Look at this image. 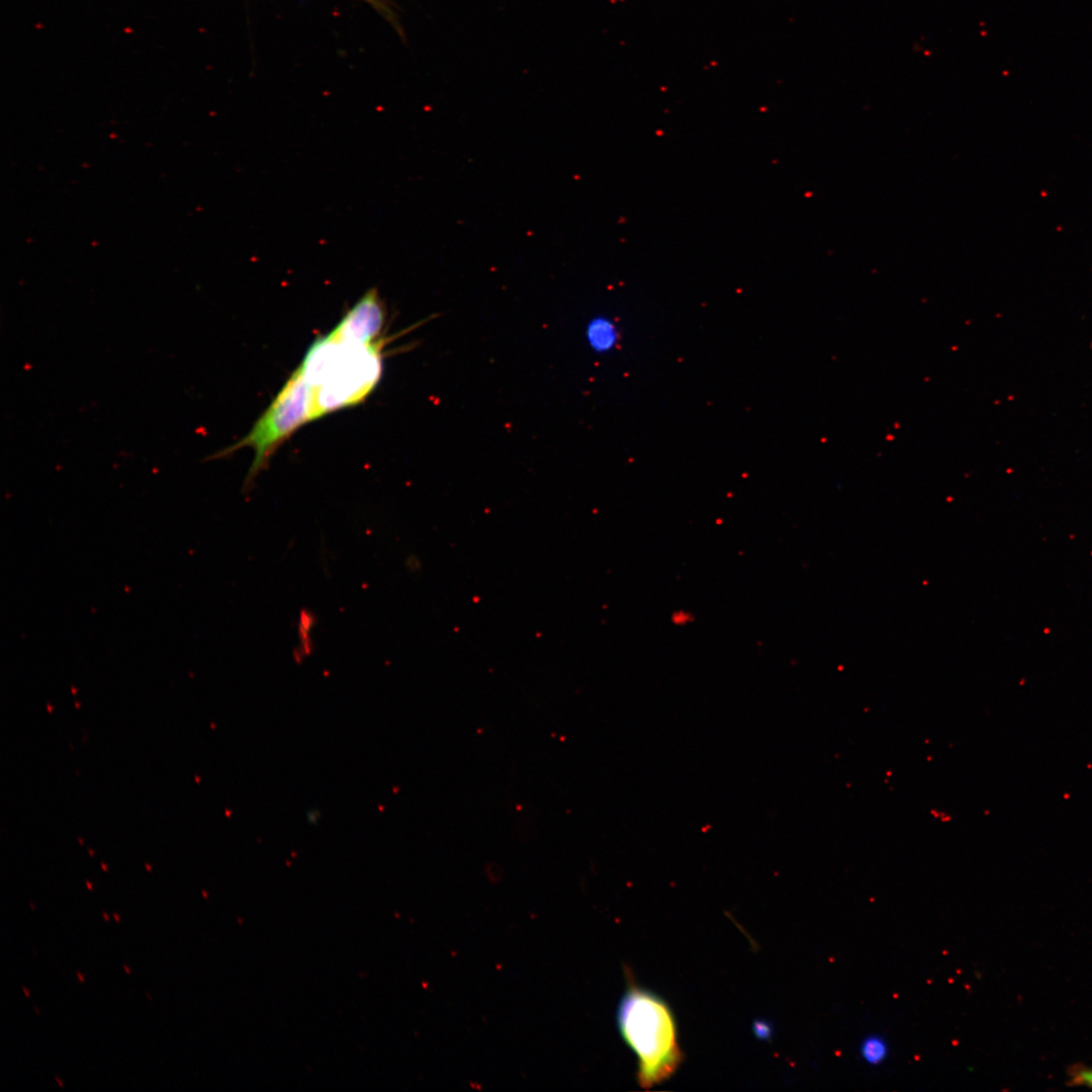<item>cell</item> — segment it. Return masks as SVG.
I'll return each mask as SVG.
<instances>
[{"mask_svg":"<svg viewBox=\"0 0 1092 1092\" xmlns=\"http://www.w3.org/2000/svg\"><path fill=\"white\" fill-rule=\"evenodd\" d=\"M310 421H312L310 388L299 367L285 382L266 412L253 426L250 434L235 445L215 453L209 459L215 461V459L227 457L242 448H252L254 459L244 484L245 489L250 488L257 474L267 468L275 451L300 427Z\"/></svg>","mask_w":1092,"mask_h":1092,"instance_id":"cell-3","label":"cell"},{"mask_svg":"<svg viewBox=\"0 0 1092 1092\" xmlns=\"http://www.w3.org/2000/svg\"><path fill=\"white\" fill-rule=\"evenodd\" d=\"M78 976L79 980H80L81 982H84V978H83V975H81V974H80V973H79V972L78 973Z\"/></svg>","mask_w":1092,"mask_h":1092,"instance_id":"cell-9","label":"cell"},{"mask_svg":"<svg viewBox=\"0 0 1092 1092\" xmlns=\"http://www.w3.org/2000/svg\"><path fill=\"white\" fill-rule=\"evenodd\" d=\"M1070 1083L1092 1089V1069L1088 1067L1075 1068L1072 1073Z\"/></svg>","mask_w":1092,"mask_h":1092,"instance_id":"cell-7","label":"cell"},{"mask_svg":"<svg viewBox=\"0 0 1092 1092\" xmlns=\"http://www.w3.org/2000/svg\"><path fill=\"white\" fill-rule=\"evenodd\" d=\"M618 1026L626 1044L639 1058L643 1089L666 1081L682 1061L671 1009L656 994L631 984L621 1000Z\"/></svg>","mask_w":1092,"mask_h":1092,"instance_id":"cell-2","label":"cell"},{"mask_svg":"<svg viewBox=\"0 0 1092 1092\" xmlns=\"http://www.w3.org/2000/svg\"><path fill=\"white\" fill-rule=\"evenodd\" d=\"M124 969H125V971L128 973V974H129V973H131V971H129V968H128L126 965H125V966H124Z\"/></svg>","mask_w":1092,"mask_h":1092,"instance_id":"cell-12","label":"cell"},{"mask_svg":"<svg viewBox=\"0 0 1092 1092\" xmlns=\"http://www.w3.org/2000/svg\"><path fill=\"white\" fill-rule=\"evenodd\" d=\"M56 1081H57V1083H59V1085H60V1086H61V1088H63V1084H62L61 1081H60V1080H59V1078H56Z\"/></svg>","mask_w":1092,"mask_h":1092,"instance_id":"cell-13","label":"cell"},{"mask_svg":"<svg viewBox=\"0 0 1092 1092\" xmlns=\"http://www.w3.org/2000/svg\"><path fill=\"white\" fill-rule=\"evenodd\" d=\"M113 917H115V918H116V921H117L118 922H121V921H120V917H118V915H116V913H113Z\"/></svg>","mask_w":1092,"mask_h":1092,"instance_id":"cell-11","label":"cell"},{"mask_svg":"<svg viewBox=\"0 0 1092 1092\" xmlns=\"http://www.w3.org/2000/svg\"><path fill=\"white\" fill-rule=\"evenodd\" d=\"M859 1053L865 1062L877 1066L888 1059L889 1047L883 1037L872 1035L865 1037L859 1047Z\"/></svg>","mask_w":1092,"mask_h":1092,"instance_id":"cell-6","label":"cell"},{"mask_svg":"<svg viewBox=\"0 0 1092 1092\" xmlns=\"http://www.w3.org/2000/svg\"><path fill=\"white\" fill-rule=\"evenodd\" d=\"M365 2L371 3V4H374V5L378 4V0H365Z\"/></svg>","mask_w":1092,"mask_h":1092,"instance_id":"cell-8","label":"cell"},{"mask_svg":"<svg viewBox=\"0 0 1092 1092\" xmlns=\"http://www.w3.org/2000/svg\"><path fill=\"white\" fill-rule=\"evenodd\" d=\"M588 342L591 348L600 353H609L616 348L619 340L618 326L610 319L599 317L588 326Z\"/></svg>","mask_w":1092,"mask_h":1092,"instance_id":"cell-5","label":"cell"},{"mask_svg":"<svg viewBox=\"0 0 1092 1092\" xmlns=\"http://www.w3.org/2000/svg\"><path fill=\"white\" fill-rule=\"evenodd\" d=\"M146 996H147L150 1000H152V997H150V994L147 993L146 994Z\"/></svg>","mask_w":1092,"mask_h":1092,"instance_id":"cell-16","label":"cell"},{"mask_svg":"<svg viewBox=\"0 0 1092 1092\" xmlns=\"http://www.w3.org/2000/svg\"><path fill=\"white\" fill-rule=\"evenodd\" d=\"M382 348L381 342L355 343L329 335L313 343L300 366L310 388L312 421L369 396L382 376Z\"/></svg>","mask_w":1092,"mask_h":1092,"instance_id":"cell-1","label":"cell"},{"mask_svg":"<svg viewBox=\"0 0 1092 1092\" xmlns=\"http://www.w3.org/2000/svg\"><path fill=\"white\" fill-rule=\"evenodd\" d=\"M31 907H32V910H35V905H32V902H31Z\"/></svg>","mask_w":1092,"mask_h":1092,"instance_id":"cell-15","label":"cell"},{"mask_svg":"<svg viewBox=\"0 0 1092 1092\" xmlns=\"http://www.w3.org/2000/svg\"><path fill=\"white\" fill-rule=\"evenodd\" d=\"M23 991H24V992H25V994H26V997H30V994H29L28 991H26V989L25 987H23Z\"/></svg>","mask_w":1092,"mask_h":1092,"instance_id":"cell-10","label":"cell"},{"mask_svg":"<svg viewBox=\"0 0 1092 1092\" xmlns=\"http://www.w3.org/2000/svg\"><path fill=\"white\" fill-rule=\"evenodd\" d=\"M104 917L106 918V921L109 922V917H107L106 913H104Z\"/></svg>","mask_w":1092,"mask_h":1092,"instance_id":"cell-14","label":"cell"},{"mask_svg":"<svg viewBox=\"0 0 1092 1092\" xmlns=\"http://www.w3.org/2000/svg\"><path fill=\"white\" fill-rule=\"evenodd\" d=\"M387 318L386 307L376 289H371L346 313L330 337L362 344L375 343L381 336Z\"/></svg>","mask_w":1092,"mask_h":1092,"instance_id":"cell-4","label":"cell"},{"mask_svg":"<svg viewBox=\"0 0 1092 1092\" xmlns=\"http://www.w3.org/2000/svg\"><path fill=\"white\" fill-rule=\"evenodd\" d=\"M88 886H89V890H91V885H90L89 882H88Z\"/></svg>","mask_w":1092,"mask_h":1092,"instance_id":"cell-17","label":"cell"}]
</instances>
